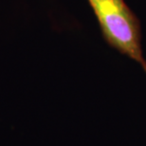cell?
<instances>
[{
    "label": "cell",
    "instance_id": "6da1fadb",
    "mask_svg": "<svg viewBox=\"0 0 146 146\" xmlns=\"http://www.w3.org/2000/svg\"><path fill=\"white\" fill-rule=\"evenodd\" d=\"M99 22L104 39L111 48L141 65L146 73L142 54L141 23L124 0H87Z\"/></svg>",
    "mask_w": 146,
    "mask_h": 146
}]
</instances>
